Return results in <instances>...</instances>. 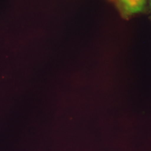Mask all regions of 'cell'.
<instances>
[{"label":"cell","instance_id":"6da1fadb","mask_svg":"<svg viewBox=\"0 0 151 151\" xmlns=\"http://www.w3.org/2000/svg\"><path fill=\"white\" fill-rule=\"evenodd\" d=\"M125 14L132 15L143 11L146 0H118Z\"/></svg>","mask_w":151,"mask_h":151},{"label":"cell","instance_id":"7a4b0ae2","mask_svg":"<svg viewBox=\"0 0 151 151\" xmlns=\"http://www.w3.org/2000/svg\"></svg>","mask_w":151,"mask_h":151}]
</instances>
